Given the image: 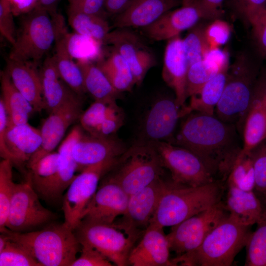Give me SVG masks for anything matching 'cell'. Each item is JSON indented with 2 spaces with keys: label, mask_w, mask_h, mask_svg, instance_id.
I'll return each mask as SVG.
<instances>
[{
  "label": "cell",
  "mask_w": 266,
  "mask_h": 266,
  "mask_svg": "<svg viewBox=\"0 0 266 266\" xmlns=\"http://www.w3.org/2000/svg\"><path fill=\"white\" fill-rule=\"evenodd\" d=\"M103 44L112 45L127 61L136 85L141 84L148 71L156 64L152 53L140 38L128 28L110 31Z\"/></svg>",
  "instance_id": "obj_19"
},
{
  "label": "cell",
  "mask_w": 266,
  "mask_h": 266,
  "mask_svg": "<svg viewBox=\"0 0 266 266\" xmlns=\"http://www.w3.org/2000/svg\"><path fill=\"white\" fill-rule=\"evenodd\" d=\"M81 98L75 95L50 113L40 130L42 143L29 160L26 166L28 168L44 156L53 152L69 126L79 120L83 113Z\"/></svg>",
  "instance_id": "obj_16"
},
{
  "label": "cell",
  "mask_w": 266,
  "mask_h": 266,
  "mask_svg": "<svg viewBox=\"0 0 266 266\" xmlns=\"http://www.w3.org/2000/svg\"><path fill=\"white\" fill-rule=\"evenodd\" d=\"M162 177L130 196L125 213L114 224L131 236L139 239L150 225L166 187Z\"/></svg>",
  "instance_id": "obj_13"
},
{
  "label": "cell",
  "mask_w": 266,
  "mask_h": 266,
  "mask_svg": "<svg viewBox=\"0 0 266 266\" xmlns=\"http://www.w3.org/2000/svg\"><path fill=\"white\" fill-rule=\"evenodd\" d=\"M113 49L107 58L100 60L96 64L116 90L130 91L135 85L133 73L127 61Z\"/></svg>",
  "instance_id": "obj_33"
},
{
  "label": "cell",
  "mask_w": 266,
  "mask_h": 266,
  "mask_svg": "<svg viewBox=\"0 0 266 266\" xmlns=\"http://www.w3.org/2000/svg\"><path fill=\"white\" fill-rule=\"evenodd\" d=\"M181 4L142 28L145 34L155 41L168 40L190 30L202 19H209L199 0H182Z\"/></svg>",
  "instance_id": "obj_18"
},
{
  "label": "cell",
  "mask_w": 266,
  "mask_h": 266,
  "mask_svg": "<svg viewBox=\"0 0 266 266\" xmlns=\"http://www.w3.org/2000/svg\"><path fill=\"white\" fill-rule=\"evenodd\" d=\"M234 1L238 11L252 26L266 13V0Z\"/></svg>",
  "instance_id": "obj_46"
},
{
  "label": "cell",
  "mask_w": 266,
  "mask_h": 266,
  "mask_svg": "<svg viewBox=\"0 0 266 266\" xmlns=\"http://www.w3.org/2000/svg\"><path fill=\"white\" fill-rule=\"evenodd\" d=\"M199 0L209 19L215 20L220 18L223 14L222 7L224 0Z\"/></svg>",
  "instance_id": "obj_51"
},
{
  "label": "cell",
  "mask_w": 266,
  "mask_h": 266,
  "mask_svg": "<svg viewBox=\"0 0 266 266\" xmlns=\"http://www.w3.org/2000/svg\"><path fill=\"white\" fill-rule=\"evenodd\" d=\"M59 153L52 152L42 157L28 169L27 177L39 198L42 199L58 167Z\"/></svg>",
  "instance_id": "obj_36"
},
{
  "label": "cell",
  "mask_w": 266,
  "mask_h": 266,
  "mask_svg": "<svg viewBox=\"0 0 266 266\" xmlns=\"http://www.w3.org/2000/svg\"><path fill=\"white\" fill-rule=\"evenodd\" d=\"M181 4L178 0H132L128 6L116 15V28H145L166 12Z\"/></svg>",
  "instance_id": "obj_24"
},
{
  "label": "cell",
  "mask_w": 266,
  "mask_h": 266,
  "mask_svg": "<svg viewBox=\"0 0 266 266\" xmlns=\"http://www.w3.org/2000/svg\"><path fill=\"white\" fill-rule=\"evenodd\" d=\"M164 228L150 225L131 250L128 264L133 266H174Z\"/></svg>",
  "instance_id": "obj_22"
},
{
  "label": "cell",
  "mask_w": 266,
  "mask_h": 266,
  "mask_svg": "<svg viewBox=\"0 0 266 266\" xmlns=\"http://www.w3.org/2000/svg\"><path fill=\"white\" fill-rule=\"evenodd\" d=\"M172 144L196 154L213 174H229L241 149L232 125L197 112L183 122Z\"/></svg>",
  "instance_id": "obj_1"
},
{
  "label": "cell",
  "mask_w": 266,
  "mask_h": 266,
  "mask_svg": "<svg viewBox=\"0 0 266 266\" xmlns=\"http://www.w3.org/2000/svg\"><path fill=\"white\" fill-rule=\"evenodd\" d=\"M30 180L16 183L5 227L17 233L40 230L52 223L56 215L44 207Z\"/></svg>",
  "instance_id": "obj_10"
},
{
  "label": "cell",
  "mask_w": 266,
  "mask_h": 266,
  "mask_svg": "<svg viewBox=\"0 0 266 266\" xmlns=\"http://www.w3.org/2000/svg\"><path fill=\"white\" fill-rule=\"evenodd\" d=\"M257 224L256 230L250 233L245 245V266H266V218Z\"/></svg>",
  "instance_id": "obj_41"
},
{
  "label": "cell",
  "mask_w": 266,
  "mask_h": 266,
  "mask_svg": "<svg viewBox=\"0 0 266 266\" xmlns=\"http://www.w3.org/2000/svg\"><path fill=\"white\" fill-rule=\"evenodd\" d=\"M181 107L175 99L161 98L147 111L141 124L138 142L151 143L166 141L172 143L173 134L179 118Z\"/></svg>",
  "instance_id": "obj_15"
},
{
  "label": "cell",
  "mask_w": 266,
  "mask_h": 266,
  "mask_svg": "<svg viewBox=\"0 0 266 266\" xmlns=\"http://www.w3.org/2000/svg\"><path fill=\"white\" fill-rule=\"evenodd\" d=\"M13 164L8 159L0 163V232L5 228L9 207L16 183L13 180Z\"/></svg>",
  "instance_id": "obj_39"
},
{
  "label": "cell",
  "mask_w": 266,
  "mask_h": 266,
  "mask_svg": "<svg viewBox=\"0 0 266 266\" xmlns=\"http://www.w3.org/2000/svg\"><path fill=\"white\" fill-rule=\"evenodd\" d=\"M65 21L59 23L57 31L62 36L69 55L78 61H93L100 57V42L90 37L67 32Z\"/></svg>",
  "instance_id": "obj_35"
},
{
  "label": "cell",
  "mask_w": 266,
  "mask_h": 266,
  "mask_svg": "<svg viewBox=\"0 0 266 266\" xmlns=\"http://www.w3.org/2000/svg\"><path fill=\"white\" fill-rule=\"evenodd\" d=\"M158 152L163 166L169 170L175 183L199 186L214 181L213 174L196 154L166 141L151 143Z\"/></svg>",
  "instance_id": "obj_12"
},
{
  "label": "cell",
  "mask_w": 266,
  "mask_h": 266,
  "mask_svg": "<svg viewBox=\"0 0 266 266\" xmlns=\"http://www.w3.org/2000/svg\"><path fill=\"white\" fill-rule=\"evenodd\" d=\"M253 164L255 187L259 193L266 195V139L249 154Z\"/></svg>",
  "instance_id": "obj_44"
},
{
  "label": "cell",
  "mask_w": 266,
  "mask_h": 266,
  "mask_svg": "<svg viewBox=\"0 0 266 266\" xmlns=\"http://www.w3.org/2000/svg\"><path fill=\"white\" fill-rule=\"evenodd\" d=\"M204 33L210 49L219 48L229 40L231 28L226 22L216 19L205 27Z\"/></svg>",
  "instance_id": "obj_45"
},
{
  "label": "cell",
  "mask_w": 266,
  "mask_h": 266,
  "mask_svg": "<svg viewBox=\"0 0 266 266\" xmlns=\"http://www.w3.org/2000/svg\"><path fill=\"white\" fill-rule=\"evenodd\" d=\"M105 0H67L68 9L105 17ZM107 14V13H106Z\"/></svg>",
  "instance_id": "obj_49"
},
{
  "label": "cell",
  "mask_w": 266,
  "mask_h": 266,
  "mask_svg": "<svg viewBox=\"0 0 266 266\" xmlns=\"http://www.w3.org/2000/svg\"><path fill=\"white\" fill-rule=\"evenodd\" d=\"M52 58L61 79L76 94L81 97L86 92L82 71L68 53L59 33H57L55 51Z\"/></svg>",
  "instance_id": "obj_32"
},
{
  "label": "cell",
  "mask_w": 266,
  "mask_h": 266,
  "mask_svg": "<svg viewBox=\"0 0 266 266\" xmlns=\"http://www.w3.org/2000/svg\"><path fill=\"white\" fill-rule=\"evenodd\" d=\"M225 206L231 218L246 227L266 218L263 205L253 191H243L228 185Z\"/></svg>",
  "instance_id": "obj_27"
},
{
  "label": "cell",
  "mask_w": 266,
  "mask_h": 266,
  "mask_svg": "<svg viewBox=\"0 0 266 266\" xmlns=\"http://www.w3.org/2000/svg\"><path fill=\"white\" fill-rule=\"evenodd\" d=\"M165 48L162 77L175 94L178 106H185L187 98V77L189 64L184 51L183 38L178 35L167 40Z\"/></svg>",
  "instance_id": "obj_23"
},
{
  "label": "cell",
  "mask_w": 266,
  "mask_h": 266,
  "mask_svg": "<svg viewBox=\"0 0 266 266\" xmlns=\"http://www.w3.org/2000/svg\"><path fill=\"white\" fill-rule=\"evenodd\" d=\"M132 0H105L104 9L107 14L116 15L121 12Z\"/></svg>",
  "instance_id": "obj_53"
},
{
  "label": "cell",
  "mask_w": 266,
  "mask_h": 266,
  "mask_svg": "<svg viewBox=\"0 0 266 266\" xmlns=\"http://www.w3.org/2000/svg\"><path fill=\"white\" fill-rule=\"evenodd\" d=\"M37 64L11 59L6 60L5 70L17 90L32 104L35 112L45 109L39 69Z\"/></svg>",
  "instance_id": "obj_25"
},
{
  "label": "cell",
  "mask_w": 266,
  "mask_h": 266,
  "mask_svg": "<svg viewBox=\"0 0 266 266\" xmlns=\"http://www.w3.org/2000/svg\"><path fill=\"white\" fill-rule=\"evenodd\" d=\"M83 130L81 126H74L60 146L58 169L43 200L51 203L62 201L64 192L76 177L75 173L78 170V165L73 158L72 149L84 133Z\"/></svg>",
  "instance_id": "obj_20"
},
{
  "label": "cell",
  "mask_w": 266,
  "mask_h": 266,
  "mask_svg": "<svg viewBox=\"0 0 266 266\" xmlns=\"http://www.w3.org/2000/svg\"><path fill=\"white\" fill-rule=\"evenodd\" d=\"M9 240L8 237L4 233H0V252L5 248L7 242Z\"/></svg>",
  "instance_id": "obj_55"
},
{
  "label": "cell",
  "mask_w": 266,
  "mask_h": 266,
  "mask_svg": "<svg viewBox=\"0 0 266 266\" xmlns=\"http://www.w3.org/2000/svg\"><path fill=\"white\" fill-rule=\"evenodd\" d=\"M180 0V1H181V2H182V0Z\"/></svg>",
  "instance_id": "obj_57"
},
{
  "label": "cell",
  "mask_w": 266,
  "mask_h": 266,
  "mask_svg": "<svg viewBox=\"0 0 266 266\" xmlns=\"http://www.w3.org/2000/svg\"><path fill=\"white\" fill-rule=\"evenodd\" d=\"M229 66H225L203 85L197 95L190 97L189 105L181 108L182 117L193 111L214 115L225 88Z\"/></svg>",
  "instance_id": "obj_29"
},
{
  "label": "cell",
  "mask_w": 266,
  "mask_h": 266,
  "mask_svg": "<svg viewBox=\"0 0 266 266\" xmlns=\"http://www.w3.org/2000/svg\"><path fill=\"white\" fill-rule=\"evenodd\" d=\"M229 216L216 226L195 251L171 259L174 266H229L245 246L251 233Z\"/></svg>",
  "instance_id": "obj_4"
},
{
  "label": "cell",
  "mask_w": 266,
  "mask_h": 266,
  "mask_svg": "<svg viewBox=\"0 0 266 266\" xmlns=\"http://www.w3.org/2000/svg\"><path fill=\"white\" fill-rule=\"evenodd\" d=\"M14 16L8 0H0V32L12 45L17 34Z\"/></svg>",
  "instance_id": "obj_47"
},
{
  "label": "cell",
  "mask_w": 266,
  "mask_h": 266,
  "mask_svg": "<svg viewBox=\"0 0 266 266\" xmlns=\"http://www.w3.org/2000/svg\"><path fill=\"white\" fill-rule=\"evenodd\" d=\"M123 113L116 101L105 102L95 101L79 118L80 126L87 133L95 135L101 124L106 119Z\"/></svg>",
  "instance_id": "obj_38"
},
{
  "label": "cell",
  "mask_w": 266,
  "mask_h": 266,
  "mask_svg": "<svg viewBox=\"0 0 266 266\" xmlns=\"http://www.w3.org/2000/svg\"><path fill=\"white\" fill-rule=\"evenodd\" d=\"M229 216L221 201L171 227L166 238L170 251L177 256L197 249L208 234Z\"/></svg>",
  "instance_id": "obj_11"
},
{
  "label": "cell",
  "mask_w": 266,
  "mask_h": 266,
  "mask_svg": "<svg viewBox=\"0 0 266 266\" xmlns=\"http://www.w3.org/2000/svg\"><path fill=\"white\" fill-rule=\"evenodd\" d=\"M80 244L95 248L117 266L129 265L130 253L137 240L114 224L82 221L73 231Z\"/></svg>",
  "instance_id": "obj_9"
},
{
  "label": "cell",
  "mask_w": 266,
  "mask_h": 266,
  "mask_svg": "<svg viewBox=\"0 0 266 266\" xmlns=\"http://www.w3.org/2000/svg\"><path fill=\"white\" fill-rule=\"evenodd\" d=\"M76 63L82 71L86 92L90 94L95 101H116L120 93L113 87L97 64L87 60Z\"/></svg>",
  "instance_id": "obj_31"
},
{
  "label": "cell",
  "mask_w": 266,
  "mask_h": 266,
  "mask_svg": "<svg viewBox=\"0 0 266 266\" xmlns=\"http://www.w3.org/2000/svg\"><path fill=\"white\" fill-rule=\"evenodd\" d=\"M0 266H41L23 247L9 239L0 252Z\"/></svg>",
  "instance_id": "obj_43"
},
{
  "label": "cell",
  "mask_w": 266,
  "mask_h": 266,
  "mask_svg": "<svg viewBox=\"0 0 266 266\" xmlns=\"http://www.w3.org/2000/svg\"><path fill=\"white\" fill-rule=\"evenodd\" d=\"M229 64V62L221 64L206 57L204 59L190 66L187 77V98L197 95L206 82Z\"/></svg>",
  "instance_id": "obj_37"
},
{
  "label": "cell",
  "mask_w": 266,
  "mask_h": 266,
  "mask_svg": "<svg viewBox=\"0 0 266 266\" xmlns=\"http://www.w3.org/2000/svg\"><path fill=\"white\" fill-rule=\"evenodd\" d=\"M14 16H22L38 5L39 0H8Z\"/></svg>",
  "instance_id": "obj_50"
},
{
  "label": "cell",
  "mask_w": 266,
  "mask_h": 266,
  "mask_svg": "<svg viewBox=\"0 0 266 266\" xmlns=\"http://www.w3.org/2000/svg\"><path fill=\"white\" fill-rule=\"evenodd\" d=\"M0 98L7 115V126L28 123L30 115L34 112L33 106L15 87L7 71H0Z\"/></svg>",
  "instance_id": "obj_30"
},
{
  "label": "cell",
  "mask_w": 266,
  "mask_h": 266,
  "mask_svg": "<svg viewBox=\"0 0 266 266\" xmlns=\"http://www.w3.org/2000/svg\"><path fill=\"white\" fill-rule=\"evenodd\" d=\"M68 22L75 33L90 37L103 44L110 32L105 17L67 9Z\"/></svg>",
  "instance_id": "obj_34"
},
{
  "label": "cell",
  "mask_w": 266,
  "mask_h": 266,
  "mask_svg": "<svg viewBox=\"0 0 266 266\" xmlns=\"http://www.w3.org/2000/svg\"><path fill=\"white\" fill-rule=\"evenodd\" d=\"M7 115L0 98V155L22 168L42 143L40 130L28 123L7 126Z\"/></svg>",
  "instance_id": "obj_14"
},
{
  "label": "cell",
  "mask_w": 266,
  "mask_h": 266,
  "mask_svg": "<svg viewBox=\"0 0 266 266\" xmlns=\"http://www.w3.org/2000/svg\"><path fill=\"white\" fill-rule=\"evenodd\" d=\"M60 0H39L38 6L46 9L50 15L56 12V6Z\"/></svg>",
  "instance_id": "obj_54"
},
{
  "label": "cell",
  "mask_w": 266,
  "mask_h": 266,
  "mask_svg": "<svg viewBox=\"0 0 266 266\" xmlns=\"http://www.w3.org/2000/svg\"><path fill=\"white\" fill-rule=\"evenodd\" d=\"M252 27L259 48L266 59V14Z\"/></svg>",
  "instance_id": "obj_52"
},
{
  "label": "cell",
  "mask_w": 266,
  "mask_h": 266,
  "mask_svg": "<svg viewBox=\"0 0 266 266\" xmlns=\"http://www.w3.org/2000/svg\"><path fill=\"white\" fill-rule=\"evenodd\" d=\"M0 233L25 249L41 266H71L81 245L74 231L64 223L23 233L6 228Z\"/></svg>",
  "instance_id": "obj_2"
},
{
  "label": "cell",
  "mask_w": 266,
  "mask_h": 266,
  "mask_svg": "<svg viewBox=\"0 0 266 266\" xmlns=\"http://www.w3.org/2000/svg\"><path fill=\"white\" fill-rule=\"evenodd\" d=\"M205 27L198 23L189 30L183 43L189 67L195 63L203 60L210 50L205 37Z\"/></svg>",
  "instance_id": "obj_40"
},
{
  "label": "cell",
  "mask_w": 266,
  "mask_h": 266,
  "mask_svg": "<svg viewBox=\"0 0 266 266\" xmlns=\"http://www.w3.org/2000/svg\"><path fill=\"white\" fill-rule=\"evenodd\" d=\"M39 69L45 109L49 113L77 95L60 77L52 57L46 58Z\"/></svg>",
  "instance_id": "obj_28"
},
{
  "label": "cell",
  "mask_w": 266,
  "mask_h": 266,
  "mask_svg": "<svg viewBox=\"0 0 266 266\" xmlns=\"http://www.w3.org/2000/svg\"><path fill=\"white\" fill-rule=\"evenodd\" d=\"M118 158L84 168L71 183L62 199L64 224L74 231L81 222L85 209L95 194L100 181L116 164Z\"/></svg>",
  "instance_id": "obj_8"
},
{
  "label": "cell",
  "mask_w": 266,
  "mask_h": 266,
  "mask_svg": "<svg viewBox=\"0 0 266 266\" xmlns=\"http://www.w3.org/2000/svg\"><path fill=\"white\" fill-rule=\"evenodd\" d=\"M164 168L154 146L137 141L126 150L104 176L130 196L162 177Z\"/></svg>",
  "instance_id": "obj_5"
},
{
  "label": "cell",
  "mask_w": 266,
  "mask_h": 266,
  "mask_svg": "<svg viewBox=\"0 0 266 266\" xmlns=\"http://www.w3.org/2000/svg\"><path fill=\"white\" fill-rule=\"evenodd\" d=\"M244 122L243 143L236 159L249 155L266 139V99L257 84Z\"/></svg>",
  "instance_id": "obj_26"
},
{
  "label": "cell",
  "mask_w": 266,
  "mask_h": 266,
  "mask_svg": "<svg viewBox=\"0 0 266 266\" xmlns=\"http://www.w3.org/2000/svg\"><path fill=\"white\" fill-rule=\"evenodd\" d=\"M221 193L216 181L196 187L167 181L150 225L162 228L176 225L219 202Z\"/></svg>",
  "instance_id": "obj_3"
},
{
  "label": "cell",
  "mask_w": 266,
  "mask_h": 266,
  "mask_svg": "<svg viewBox=\"0 0 266 266\" xmlns=\"http://www.w3.org/2000/svg\"><path fill=\"white\" fill-rule=\"evenodd\" d=\"M228 185L246 191L254 190L255 175L252 160L249 155L235 160L228 174Z\"/></svg>",
  "instance_id": "obj_42"
},
{
  "label": "cell",
  "mask_w": 266,
  "mask_h": 266,
  "mask_svg": "<svg viewBox=\"0 0 266 266\" xmlns=\"http://www.w3.org/2000/svg\"><path fill=\"white\" fill-rule=\"evenodd\" d=\"M257 71L248 57L242 54L229 66L225 88L217 104V117L228 123L245 120L253 99Z\"/></svg>",
  "instance_id": "obj_6"
},
{
  "label": "cell",
  "mask_w": 266,
  "mask_h": 266,
  "mask_svg": "<svg viewBox=\"0 0 266 266\" xmlns=\"http://www.w3.org/2000/svg\"><path fill=\"white\" fill-rule=\"evenodd\" d=\"M129 198L119 185L103 175L81 221L112 225L117 217L125 213Z\"/></svg>",
  "instance_id": "obj_17"
},
{
  "label": "cell",
  "mask_w": 266,
  "mask_h": 266,
  "mask_svg": "<svg viewBox=\"0 0 266 266\" xmlns=\"http://www.w3.org/2000/svg\"><path fill=\"white\" fill-rule=\"evenodd\" d=\"M80 256L71 266H112L113 263L105 256L90 245L83 244Z\"/></svg>",
  "instance_id": "obj_48"
},
{
  "label": "cell",
  "mask_w": 266,
  "mask_h": 266,
  "mask_svg": "<svg viewBox=\"0 0 266 266\" xmlns=\"http://www.w3.org/2000/svg\"><path fill=\"white\" fill-rule=\"evenodd\" d=\"M127 149L113 135L100 136L84 133L72 149L78 170L100 162L119 158Z\"/></svg>",
  "instance_id": "obj_21"
},
{
  "label": "cell",
  "mask_w": 266,
  "mask_h": 266,
  "mask_svg": "<svg viewBox=\"0 0 266 266\" xmlns=\"http://www.w3.org/2000/svg\"><path fill=\"white\" fill-rule=\"evenodd\" d=\"M257 85L266 99V77L262 79L260 81H258Z\"/></svg>",
  "instance_id": "obj_56"
},
{
  "label": "cell",
  "mask_w": 266,
  "mask_h": 266,
  "mask_svg": "<svg viewBox=\"0 0 266 266\" xmlns=\"http://www.w3.org/2000/svg\"><path fill=\"white\" fill-rule=\"evenodd\" d=\"M56 35L54 17L38 5L22 16L8 58L37 64L55 42Z\"/></svg>",
  "instance_id": "obj_7"
}]
</instances>
